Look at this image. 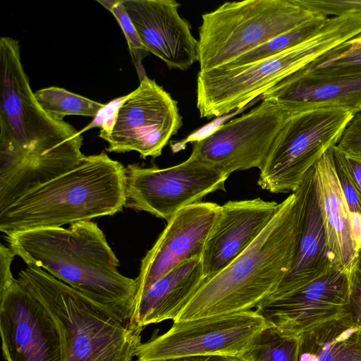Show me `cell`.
Returning <instances> with one entry per match:
<instances>
[{
	"instance_id": "obj_1",
	"label": "cell",
	"mask_w": 361,
	"mask_h": 361,
	"mask_svg": "<svg viewBox=\"0 0 361 361\" xmlns=\"http://www.w3.org/2000/svg\"><path fill=\"white\" fill-rule=\"evenodd\" d=\"M313 171L283 201L255 241L221 271L204 279L173 323L250 311L288 273L301 234Z\"/></svg>"
},
{
	"instance_id": "obj_2",
	"label": "cell",
	"mask_w": 361,
	"mask_h": 361,
	"mask_svg": "<svg viewBox=\"0 0 361 361\" xmlns=\"http://www.w3.org/2000/svg\"><path fill=\"white\" fill-rule=\"evenodd\" d=\"M27 265L42 268L125 321L132 322L136 279L122 275L104 232L92 221L42 228L6 236Z\"/></svg>"
},
{
	"instance_id": "obj_3",
	"label": "cell",
	"mask_w": 361,
	"mask_h": 361,
	"mask_svg": "<svg viewBox=\"0 0 361 361\" xmlns=\"http://www.w3.org/2000/svg\"><path fill=\"white\" fill-rule=\"evenodd\" d=\"M126 168L105 152L85 156L71 171L28 191L0 210V231L62 227L121 212Z\"/></svg>"
},
{
	"instance_id": "obj_4",
	"label": "cell",
	"mask_w": 361,
	"mask_h": 361,
	"mask_svg": "<svg viewBox=\"0 0 361 361\" xmlns=\"http://www.w3.org/2000/svg\"><path fill=\"white\" fill-rule=\"evenodd\" d=\"M19 42L0 38V177L47 168L82 133L51 119L32 92Z\"/></svg>"
},
{
	"instance_id": "obj_5",
	"label": "cell",
	"mask_w": 361,
	"mask_h": 361,
	"mask_svg": "<svg viewBox=\"0 0 361 361\" xmlns=\"http://www.w3.org/2000/svg\"><path fill=\"white\" fill-rule=\"evenodd\" d=\"M18 280L54 319L62 361H133L142 327L123 320L37 266L27 265Z\"/></svg>"
},
{
	"instance_id": "obj_6",
	"label": "cell",
	"mask_w": 361,
	"mask_h": 361,
	"mask_svg": "<svg viewBox=\"0 0 361 361\" xmlns=\"http://www.w3.org/2000/svg\"><path fill=\"white\" fill-rule=\"evenodd\" d=\"M357 35L345 16L328 18L312 37L277 55L236 68L199 71L197 108L201 118L220 117L242 109L283 79Z\"/></svg>"
},
{
	"instance_id": "obj_7",
	"label": "cell",
	"mask_w": 361,
	"mask_h": 361,
	"mask_svg": "<svg viewBox=\"0 0 361 361\" xmlns=\"http://www.w3.org/2000/svg\"><path fill=\"white\" fill-rule=\"evenodd\" d=\"M319 14L302 7L298 0L225 2L202 16L200 71L225 66Z\"/></svg>"
},
{
	"instance_id": "obj_8",
	"label": "cell",
	"mask_w": 361,
	"mask_h": 361,
	"mask_svg": "<svg viewBox=\"0 0 361 361\" xmlns=\"http://www.w3.org/2000/svg\"><path fill=\"white\" fill-rule=\"evenodd\" d=\"M354 115L338 106L318 107L290 115L259 170L257 184L272 193L295 192L307 172L338 144Z\"/></svg>"
},
{
	"instance_id": "obj_9",
	"label": "cell",
	"mask_w": 361,
	"mask_h": 361,
	"mask_svg": "<svg viewBox=\"0 0 361 361\" xmlns=\"http://www.w3.org/2000/svg\"><path fill=\"white\" fill-rule=\"evenodd\" d=\"M126 173V207L167 221L209 193L225 190L229 177L193 153L183 162L165 169L130 164Z\"/></svg>"
},
{
	"instance_id": "obj_10",
	"label": "cell",
	"mask_w": 361,
	"mask_h": 361,
	"mask_svg": "<svg viewBox=\"0 0 361 361\" xmlns=\"http://www.w3.org/2000/svg\"><path fill=\"white\" fill-rule=\"evenodd\" d=\"M290 116L276 104L262 100L248 113L195 140L192 153L229 176L252 168L260 170Z\"/></svg>"
},
{
	"instance_id": "obj_11",
	"label": "cell",
	"mask_w": 361,
	"mask_h": 361,
	"mask_svg": "<svg viewBox=\"0 0 361 361\" xmlns=\"http://www.w3.org/2000/svg\"><path fill=\"white\" fill-rule=\"evenodd\" d=\"M266 325L255 310L173 323L164 334L141 343L135 356L146 361L190 355H238Z\"/></svg>"
},
{
	"instance_id": "obj_12",
	"label": "cell",
	"mask_w": 361,
	"mask_h": 361,
	"mask_svg": "<svg viewBox=\"0 0 361 361\" xmlns=\"http://www.w3.org/2000/svg\"><path fill=\"white\" fill-rule=\"evenodd\" d=\"M183 125L178 102L148 77L128 94L117 111L111 134L105 137L109 152H138L156 158Z\"/></svg>"
},
{
	"instance_id": "obj_13",
	"label": "cell",
	"mask_w": 361,
	"mask_h": 361,
	"mask_svg": "<svg viewBox=\"0 0 361 361\" xmlns=\"http://www.w3.org/2000/svg\"><path fill=\"white\" fill-rule=\"evenodd\" d=\"M351 274L334 269L299 288L267 297L255 311L285 334L300 336L321 324L348 314Z\"/></svg>"
},
{
	"instance_id": "obj_14",
	"label": "cell",
	"mask_w": 361,
	"mask_h": 361,
	"mask_svg": "<svg viewBox=\"0 0 361 361\" xmlns=\"http://www.w3.org/2000/svg\"><path fill=\"white\" fill-rule=\"evenodd\" d=\"M0 331L6 361H62L54 319L18 279L0 292Z\"/></svg>"
},
{
	"instance_id": "obj_15",
	"label": "cell",
	"mask_w": 361,
	"mask_h": 361,
	"mask_svg": "<svg viewBox=\"0 0 361 361\" xmlns=\"http://www.w3.org/2000/svg\"><path fill=\"white\" fill-rule=\"evenodd\" d=\"M221 206L200 202L179 210L168 221L142 260L136 301L157 281L185 262L201 258Z\"/></svg>"
},
{
	"instance_id": "obj_16",
	"label": "cell",
	"mask_w": 361,
	"mask_h": 361,
	"mask_svg": "<svg viewBox=\"0 0 361 361\" xmlns=\"http://www.w3.org/2000/svg\"><path fill=\"white\" fill-rule=\"evenodd\" d=\"M143 45L169 69L186 71L199 61V42L174 0H121Z\"/></svg>"
},
{
	"instance_id": "obj_17",
	"label": "cell",
	"mask_w": 361,
	"mask_h": 361,
	"mask_svg": "<svg viewBox=\"0 0 361 361\" xmlns=\"http://www.w3.org/2000/svg\"><path fill=\"white\" fill-rule=\"evenodd\" d=\"M279 203L259 197L228 201L221 209L201 257L205 279L243 253L275 216Z\"/></svg>"
},
{
	"instance_id": "obj_18",
	"label": "cell",
	"mask_w": 361,
	"mask_h": 361,
	"mask_svg": "<svg viewBox=\"0 0 361 361\" xmlns=\"http://www.w3.org/2000/svg\"><path fill=\"white\" fill-rule=\"evenodd\" d=\"M290 115L309 109L338 106L361 111V74L322 76L293 73L261 96Z\"/></svg>"
},
{
	"instance_id": "obj_19",
	"label": "cell",
	"mask_w": 361,
	"mask_h": 361,
	"mask_svg": "<svg viewBox=\"0 0 361 361\" xmlns=\"http://www.w3.org/2000/svg\"><path fill=\"white\" fill-rule=\"evenodd\" d=\"M317 202L336 268L352 273L358 250L330 149L313 167Z\"/></svg>"
},
{
	"instance_id": "obj_20",
	"label": "cell",
	"mask_w": 361,
	"mask_h": 361,
	"mask_svg": "<svg viewBox=\"0 0 361 361\" xmlns=\"http://www.w3.org/2000/svg\"><path fill=\"white\" fill-rule=\"evenodd\" d=\"M204 279L201 258L185 262L153 283L136 301L132 323L144 328L173 321Z\"/></svg>"
},
{
	"instance_id": "obj_21",
	"label": "cell",
	"mask_w": 361,
	"mask_h": 361,
	"mask_svg": "<svg viewBox=\"0 0 361 361\" xmlns=\"http://www.w3.org/2000/svg\"><path fill=\"white\" fill-rule=\"evenodd\" d=\"M336 268L317 202L314 183L307 199L301 234L288 273L267 297H276L302 286Z\"/></svg>"
},
{
	"instance_id": "obj_22",
	"label": "cell",
	"mask_w": 361,
	"mask_h": 361,
	"mask_svg": "<svg viewBox=\"0 0 361 361\" xmlns=\"http://www.w3.org/2000/svg\"><path fill=\"white\" fill-rule=\"evenodd\" d=\"M299 361H361V326L347 314L303 332Z\"/></svg>"
},
{
	"instance_id": "obj_23",
	"label": "cell",
	"mask_w": 361,
	"mask_h": 361,
	"mask_svg": "<svg viewBox=\"0 0 361 361\" xmlns=\"http://www.w3.org/2000/svg\"><path fill=\"white\" fill-rule=\"evenodd\" d=\"M300 336L267 325L238 355L243 361H299Z\"/></svg>"
},
{
	"instance_id": "obj_24",
	"label": "cell",
	"mask_w": 361,
	"mask_h": 361,
	"mask_svg": "<svg viewBox=\"0 0 361 361\" xmlns=\"http://www.w3.org/2000/svg\"><path fill=\"white\" fill-rule=\"evenodd\" d=\"M41 109L51 119L63 121L66 116L95 117L105 104L71 92L64 88L49 87L34 92Z\"/></svg>"
},
{
	"instance_id": "obj_25",
	"label": "cell",
	"mask_w": 361,
	"mask_h": 361,
	"mask_svg": "<svg viewBox=\"0 0 361 361\" xmlns=\"http://www.w3.org/2000/svg\"><path fill=\"white\" fill-rule=\"evenodd\" d=\"M328 18L319 13L312 20L281 35L220 68H232L255 63L288 50L312 37L322 27Z\"/></svg>"
},
{
	"instance_id": "obj_26",
	"label": "cell",
	"mask_w": 361,
	"mask_h": 361,
	"mask_svg": "<svg viewBox=\"0 0 361 361\" xmlns=\"http://www.w3.org/2000/svg\"><path fill=\"white\" fill-rule=\"evenodd\" d=\"M345 42L295 73L322 76L361 74V49H350Z\"/></svg>"
},
{
	"instance_id": "obj_27",
	"label": "cell",
	"mask_w": 361,
	"mask_h": 361,
	"mask_svg": "<svg viewBox=\"0 0 361 361\" xmlns=\"http://www.w3.org/2000/svg\"><path fill=\"white\" fill-rule=\"evenodd\" d=\"M97 1L109 11L118 23L126 39L129 53L135 67L140 81L147 78L142 66V59L149 52L143 45L130 18L126 11L121 0H97Z\"/></svg>"
},
{
	"instance_id": "obj_28",
	"label": "cell",
	"mask_w": 361,
	"mask_h": 361,
	"mask_svg": "<svg viewBox=\"0 0 361 361\" xmlns=\"http://www.w3.org/2000/svg\"><path fill=\"white\" fill-rule=\"evenodd\" d=\"M332 160L348 209L359 253L361 249V192L355 187L343 167L333 158Z\"/></svg>"
},
{
	"instance_id": "obj_29",
	"label": "cell",
	"mask_w": 361,
	"mask_h": 361,
	"mask_svg": "<svg viewBox=\"0 0 361 361\" xmlns=\"http://www.w3.org/2000/svg\"><path fill=\"white\" fill-rule=\"evenodd\" d=\"M300 4L314 13L340 16L361 13V0H298Z\"/></svg>"
},
{
	"instance_id": "obj_30",
	"label": "cell",
	"mask_w": 361,
	"mask_h": 361,
	"mask_svg": "<svg viewBox=\"0 0 361 361\" xmlns=\"http://www.w3.org/2000/svg\"><path fill=\"white\" fill-rule=\"evenodd\" d=\"M336 147L344 154L361 158V114L354 115L345 128Z\"/></svg>"
},
{
	"instance_id": "obj_31",
	"label": "cell",
	"mask_w": 361,
	"mask_h": 361,
	"mask_svg": "<svg viewBox=\"0 0 361 361\" xmlns=\"http://www.w3.org/2000/svg\"><path fill=\"white\" fill-rule=\"evenodd\" d=\"M128 95L123 96L111 101L100 110L98 114L94 118L93 121L82 130V132L91 129L95 127H100L101 130L99 131V137L104 139L109 136L114 126L117 111L126 100Z\"/></svg>"
},
{
	"instance_id": "obj_32",
	"label": "cell",
	"mask_w": 361,
	"mask_h": 361,
	"mask_svg": "<svg viewBox=\"0 0 361 361\" xmlns=\"http://www.w3.org/2000/svg\"><path fill=\"white\" fill-rule=\"evenodd\" d=\"M348 317L361 326V271L355 268L351 273Z\"/></svg>"
},
{
	"instance_id": "obj_33",
	"label": "cell",
	"mask_w": 361,
	"mask_h": 361,
	"mask_svg": "<svg viewBox=\"0 0 361 361\" xmlns=\"http://www.w3.org/2000/svg\"><path fill=\"white\" fill-rule=\"evenodd\" d=\"M332 158L345 170L351 180L361 192V158L348 157L341 152L336 146L330 149Z\"/></svg>"
},
{
	"instance_id": "obj_34",
	"label": "cell",
	"mask_w": 361,
	"mask_h": 361,
	"mask_svg": "<svg viewBox=\"0 0 361 361\" xmlns=\"http://www.w3.org/2000/svg\"><path fill=\"white\" fill-rule=\"evenodd\" d=\"M16 255L8 246L0 245V292L6 290L16 280L11 272V264Z\"/></svg>"
},
{
	"instance_id": "obj_35",
	"label": "cell",
	"mask_w": 361,
	"mask_h": 361,
	"mask_svg": "<svg viewBox=\"0 0 361 361\" xmlns=\"http://www.w3.org/2000/svg\"><path fill=\"white\" fill-rule=\"evenodd\" d=\"M134 361H143L136 359ZM146 361H243L239 355H203L176 357L171 358Z\"/></svg>"
},
{
	"instance_id": "obj_36",
	"label": "cell",
	"mask_w": 361,
	"mask_h": 361,
	"mask_svg": "<svg viewBox=\"0 0 361 361\" xmlns=\"http://www.w3.org/2000/svg\"><path fill=\"white\" fill-rule=\"evenodd\" d=\"M345 43L350 49H361V34Z\"/></svg>"
},
{
	"instance_id": "obj_37",
	"label": "cell",
	"mask_w": 361,
	"mask_h": 361,
	"mask_svg": "<svg viewBox=\"0 0 361 361\" xmlns=\"http://www.w3.org/2000/svg\"><path fill=\"white\" fill-rule=\"evenodd\" d=\"M355 268H357L361 271V249L359 251Z\"/></svg>"
}]
</instances>
